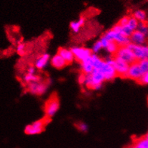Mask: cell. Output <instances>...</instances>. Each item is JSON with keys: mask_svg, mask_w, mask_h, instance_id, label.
<instances>
[{"mask_svg": "<svg viewBox=\"0 0 148 148\" xmlns=\"http://www.w3.org/2000/svg\"><path fill=\"white\" fill-rule=\"evenodd\" d=\"M114 56L122 60L128 64H131L135 62H137L132 52L128 48L127 46L120 47Z\"/></svg>", "mask_w": 148, "mask_h": 148, "instance_id": "5", "label": "cell"}, {"mask_svg": "<svg viewBox=\"0 0 148 148\" xmlns=\"http://www.w3.org/2000/svg\"><path fill=\"white\" fill-rule=\"evenodd\" d=\"M23 80L27 84L29 83L34 82H38L41 80L40 77L37 75H30V74L27 73L26 75H24Z\"/></svg>", "mask_w": 148, "mask_h": 148, "instance_id": "20", "label": "cell"}, {"mask_svg": "<svg viewBox=\"0 0 148 148\" xmlns=\"http://www.w3.org/2000/svg\"><path fill=\"white\" fill-rule=\"evenodd\" d=\"M129 17L130 16H123V17H122L120 21H119V22L117 24H119V25L122 27L125 26V25H127L128 21H129Z\"/></svg>", "mask_w": 148, "mask_h": 148, "instance_id": "29", "label": "cell"}, {"mask_svg": "<svg viewBox=\"0 0 148 148\" xmlns=\"http://www.w3.org/2000/svg\"><path fill=\"white\" fill-rule=\"evenodd\" d=\"M102 49H103V47H102V44H101L100 41L99 40L96 41V42L94 43V45H92V49H91L92 53L97 54V53H99Z\"/></svg>", "mask_w": 148, "mask_h": 148, "instance_id": "22", "label": "cell"}, {"mask_svg": "<svg viewBox=\"0 0 148 148\" xmlns=\"http://www.w3.org/2000/svg\"><path fill=\"white\" fill-rule=\"evenodd\" d=\"M49 62H50V55L48 53H43L36 59L34 67L36 69L42 70L47 67Z\"/></svg>", "mask_w": 148, "mask_h": 148, "instance_id": "12", "label": "cell"}, {"mask_svg": "<svg viewBox=\"0 0 148 148\" xmlns=\"http://www.w3.org/2000/svg\"><path fill=\"white\" fill-rule=\"evenodd\" d=\"M84 78H85V75H84V74H82V75H79V79H78V81H79V82L81 84H82V85L84 84Z\"/></svg>", "mask_w": 148, "mask_h": 148, "instance_id": "31", "label": "cell"}, {"mask_svg": "<svg viewBox=\"0 0 148 148\" xmlns=\"http://www.w3.org/2000/svg\"><path fill=\"white\" fill-rule=\"evenodd\" d=\"M130 43L134 44L136 45H145L146 41H147V37L138 32L137 30H135L132 35L130 37Z\"/></svg>", "mask_w": 148, "mask_h": 148, "instance_id": "13", "label": "cell"}, {"mask_svg": "<svg viewBox=\"0 0 148 148\" xmlns=\"http://www.w3.org/2000/svg\"><path fill=\"white\" fill-rule=\"evenodd\" d=\"M70 49L74 54L75 60H77L79 63L85 60L92 54L91 49L83 47H73Z\"/></svg>", "mask_w": 148, "mask_h": 148, "instance_id": "10", "label": "cell"}, {"mask_svg": "<svg viewBox=\"0 0 148 148\" xmlns=\"http://www.w3.org/2000/svg\"><path fill=\"white\" fill-rule=\"evenodd\" d=\"M102 37H105L109 42H110V41H114V42H115L119 45V47L127 46L129 44H130V37L123 35L121 33L116 32L113 31L112 29L108 30V32H106L103 34Z\"/></svg>", "mask_w": 148, "mask_h": 148, "instance_id": "3", "label": "cell"}, {"mask_svg": "<svg viewBox=\"0 0 148 148\" xmlns=\"http://www.w3.org/2000/svg\"><path fill=\"white\" fill-rule=\"evenodd\" d=\"M48 89V83L46 82L38 81L27 84V90L34 95H42L47 92Z\"/></svg>", "mask_w": 148, "mask_h": 148, "instance_id": "8", "label": "cell"}, {"mask_svg": "<svg viewBox=\"0 0 148 148\" xmlns=\"http://www.w3.org/2000/svg\"><path fill=\"white\" fill-rule=\"evenodd\" d=\"M76 127L78 130L82 132H87L88 131V125H86L84 122H78L76 125Z\"/></svg>", "mask_w": 148, "mask_h": 148, "instance_id": "27", "label": "cell"}, {"mask_svg": "<svg viewBox=\"0 0 148 148\" xmlns=\"http://www.w3.org/2000/svg\"><path fill=\"white\" fill-rule=\"evenodd\" d=\"M80 64L81 71L84 75H90L94 70V66L92 64V55L85 60L79 63Z\"/></svg>", "mask_w": 148, "mask_h": 148, "instance_id": "14", "label": "cell"}, {"mask_svg": "<svg viewBox=\"0 0 148 148\" xmlns=\"http://www.w3.org/2000/svg\"><path fill=\"white\" fill-rule=\"evenodd\" d=\"M138 23L139 22L134 18L133 16H130L129 17V21H128V23H127V26L131 29L133 30L134 32L135 30H137V26H138Z\"/></svg>", "mask_w": 148, "mask_h": 148, "instance_id": "23", "label": "cell"}, {"mask_svg": "<svg viewBox=\"0 0 148 148\" xmlns=\"http://www.w3.org/2000/svg\"><path fill=\"white\" fill-rule=\"evenodd\" d=\"M84 22H85V19L83 16H81L78 21H73L70 23V29L72 31V32L75 33H78L80 30L81 27L84 25Z\"/></svg>", "mask_w": 148, "mask_h": 148, "instance_id": "17", "label": "cell"}, {"mask_svg": "<svg viewBox=\"0 0 148 148\" xmlns=\"http://www.w3.org/2000/svg\"><path fill=\"white\" fill-rule=\"evenodd\" d=\"M137 62H138L140 69H142L143 73H145V72H148V59L137 61Z\"/></svg>", "mask_w": 148, "mask_h": 148, "instance_id": "25", "label": "cell"}, {"mask_svg": "<svg viewBox=\"0 0 148 148\" xmlns=\"http://www.w3.org/2000/svg\"><path fill=\"white\" fill-rule=\"evenodd\" d=\"M119 47H119V45L115 42H114V41H110V42H109L108 45H107V47L105 49L109 54H111L114 56L116 54V52H117V51L118 50Z\"/></svg>", "mask_w": 148, "mask_h": 148, "instance_id": "18", "label": "cell"}, {"mask_svg": "<svg viewBox=\"0 0 148 148\" xmlns=\"http://www.w3.org/2000/svg\"><path fill=\"white\" fill-rule=\"evenodd\" d=\"M50 63L52 67L57 69H62L68 65L65 60L58 54H56L50 58Z\"/></svg>", "mask_w": 148, "mask_h": 148, "instance_id": "15", "label": "cell"}, {"mask_svg": "<svg viewBox=\"0 0 148 148\" xmlns=\"http://www.w3.org/2000/svg\"><path fill=\"white\" fill-rule=\"evenodd\" d=\"M127 47L132 52L137 61L148 59V45H136L130 43Z\"/></svg>", "mask_w": 148, "mask_h": 148, "instance_id": "6", "label": "cell"}, {"mask_svg": "<svg viewBox=\"0 0 148 148\" xmlns=\"http://www.w3.org/2000/svg\"><path fill=\"white\" fill-rule=\"evenodd\" d=\"M60 109V102L55 95L51 97L47 101L45 106V113L46 118H52L54 117Z\"/></svg>", "mask_w": 148, "mask_h": 148, "instance_id": "4", "label": "cell"}, {"mask_svg": "<svg viewBox=\"0 0 148 148\" xmlns=\"http://www.w3.org/2000/svg\"><path fill=\"white\" fill-rule=\"evenodd\" d=\"M130 148H140L139 147H137V145H132V147H130Z\"/></svg>", "mask_w": 148, "mask_h": 148, "instance_id": "32", "label": "cell"}, {"mask_svg": "<svg viewBox=\"0 0 148 148\" xmlns=\"http://www.w3.org/2000/svg\"><path fill=\"white\" fill-rule=\"evenodd\" d=\"M27 73L30 74V75H35L36 72V68L34 66H29L27 69Z\"/></svg>", "mask_w": 148, "mask_h": 148, "instance_id": "30", "label": "cell"}, {"mask_svg": "<svg viewBox=\"0 0 148 148\" xmlns=\"http://www.w3.org/2000/svg\"><path fill=\"white\" fill-rule=\"evenodd\" d=\"M92 60L94 69L99 70L103 74L105 81H111L117 77V75L114 67L108 64L105 60L100 58L97 54H92Z\"/></svg>", "mask_w": 148, "mask_h": 148, "instance_id": "1", "label": "cell"}, {"mask_svg": "<svg viewBox=\"0 0 148 148\" xmlns=\"http://www.w3.org/2000/svg\"><path fill=\"white\" fill-rule=\"evenodd\" d=\"M25 49H26V45L24 43H19L18 45L16 46V52L18 54H19L20 56H23L25 54Z\"/></svg>", "mask_w": 148, "mask_h": 148, "instance_id": "26", "label": "cell"}, {"mask_svg": "<svg viewBox=\"0 0 148 148\" xmlns=\"http://www.w3.org/2000/svg\"><path fill=\"white\" fill-rule=\"evenodd\" d=\"M133 17L135 18L139 22H145L147 19V14L143 10H137L133 14Z\"/></svg>", "mask_w": 148, "mask_h": 148, "instance_id": "19", "label": "cell"}, {"mask_svg": "<svg viewBox=\"0 0 148 148\" xmlns=\"http://www.w3.org/2000/svg\"><path fill=\"white\" fill-rule=\"evenodd\" d=\"M111 65L114 67L117 77H120L122 78H127L128 69H129L130 64H127L120 59L113 56V60Z\"/></svg>", "mask_w": 148, "mask_h": 148, "instance_id": "7", "label": "cell"}, {"mask_svg": "<svg viewBox=\"0 0 148 148\" xmlns=\"http://www.w3.org/2000/svg\"><path fill=\"white\" fill-rule=\"evenodd\" d=\"M137 30L144 34L146 37L148 36V25L145 22H139Z\"/></svg>", "mask_w": 148, "mask_h": 148, "instance_id": "21", "label": "cell"}, {"mask_svg": "<svg viewBox=\"0 0 148 148\" xmlns=\"http://www.w3.org/2000/svg\"><path fill=\"white\" fill-rule=\"evenodd\" d=\"M57 54L61 56L65 60L67 64H72L75 60V57H74V54L71 51V49H66V48H60L58 49Z\"/></svg>", "mask_w": 148, "mask_h": 148, "instance_id": "16", "label": "cell"}, {"mask_svg": "<svg viewBox=\"0 0 148 148\" xmlns=\"http://www.w3.org/2000/svg\"><path fill=\"white\" fill-rule=\"evenodd\" d=\"M143 74L144 73L143 72L142 69H140L138 62H135L130 64L127 75V78H130V79L138 82L139 79L143 76Z\"/></svg>", "mask_w": 148, "mask_h": 148, "instance_id": "11", "label": "cell"}, {"mask_svg": "<svg viewBox=\"0 0 148 148\" xmlns=\"http://www.w3.org/2000/svg\"><path fill=\"white\" fill-rule=\"evenodd\" d=\"M47 121L45 120H39L34 122L32 124L28 125L25 127V132L27 135H35L40 134L45 129Z\"/></svg>", "mask_w": 148, "mask_h": 148, "instance_id": "9", "label": "cell"}, {"mask_svg": "<svg viewBox=\"0 0 148 148\" xmlns=\"http://www.w3.org/2000/svg\"><path fill=\"white\" fill-rule=\"evenodd\" d=\"M135 145L140 148H148V139L145 137H142L136 141Z\"/></svg>", "mask_w": 148, "mask_h": 148, "instance_id": "24", "label": "cell"}, {"mask_svg": "<svg viewBox=\"0 0 148 148\" xmlns=\"http://www.w3.org/2000/svg\"><path fill=\"white\" fill-rule=\"evenodd\" d=\"M138 82L142 84H148V72L143 74L141 78L138 80Z\"/></svg>", "mask_w": 148, "mask_h": 148, "instance_id": "28", "label": "cell"}, {"mask_svg": "<svg viewBox=\"0 0 148 148\" xmlns=\"http://www.w3.org/2000/svg\"><path fill=\"white\" fill-rule=\"evenodd\" d=\"M105 77L102 72L99 70L94 69L91 74L85 75L84 84L88 89L93 90H99L102 89Z\"/></svg>", "mask_w": 148, "mask_h": 148, "instance_id": "2", "label": "cell"}, {"mask_svg": "<svg viewBox=\"0 0 148 148\" xmlns=\"http://www.w3.org/2000/svg\"><path fill=\"white\" fill-rule=\"evenodd\" d=\"M145 137H146V138H147V139H148V132H147V135H146Z\"/></svg>", "mask_w": 148, "mask_h": 148, "instance_id": "33", "label": "cell"}]
</instances>
